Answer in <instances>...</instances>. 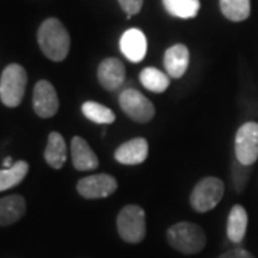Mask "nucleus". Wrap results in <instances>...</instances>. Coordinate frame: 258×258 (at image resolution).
I'll list each match as a JSON object with an SVG mask.
<instances>
[{
    "label": "nucleus",
    "instance_id": "obj_1",
    "mask_svg": "<svg viewBox=\"0 0 258 258\" xmlns=\"http://www.w3.org/2000/svg\"><path fill=\"white\" fill-rule=\"evenodd\" d=\"M37 42L43 55L53 62L64 60L71 49V36L62 22L55 18L46 19L40 25Z\"/></svg>",
    "mask_w": 258,
    "mask_h": 258
},
{
    "label": "nucleus",
    "instance_id": "obj_2",
    "mask_svg": "<svg viewBox=\"0 0 258 258\" xmlns=\"http://www.w3.org/2000/svg\"><path fill=\"white\" fill-rule=\"evenodd\" d=\"M166 240L171 247L182 254L201 252L207 244L204 230L192 222H178L166 232Z\"/></svg>",
    "mask_w": 258,
    "mask_h": 258
},
{
    "label": "nucleus",
    "instance_id": "obj_3",
    "mask_svg": "<svg viewBox=\"0 0 258 258\" xmlns=\"http://www.w3.org/2000/svg\"><path fill=\"white\" fill-rule=\"evenodd\" d=\"M28 85V74L23 66L12 63L5 68L0 78V101L9 108H16L23 101Z\"/></svg>",
    "mask_w": 258,
    "mask_h": 258
},
{
    "label": "nucleus",
    "instance_id": "obj_4",
    "mask_svg": "<svg viewBox=\"0 0 258 258\" xmlns=\"http://www.w3.org/2000/svg\"><path fill=\"white\" fill-rule=\"evenodd\" d=\"M116 225L122 240L129 244H138L147 234L145 211L139 205H126L120 210Z\"/></svg>",
    "mask_w": 258,
    "mask_h": 258
},
{
    "label": "nucleus",
    "instance_id": "obj_5",
    "mask_svg": "<svg viewBox=\"0 0 258 258\" xmlns=\"http://www.w3.org/2000/svg\"><path fill=\"white\" fill-rule=\"evenodd\" d=\"M224 195V182L218 178L208 176L201 179L194 186L189 203L192 208L198 212H208L214 210Z\"/></svg>",
    "mask_w": 258,
    "mask_h": 258
},
{
    "label": "nucleus",
    "instance_id": "obj_6",
    "mask_svg": "<svg viewBox=\"0 0 258 258\" xmlns=\"http://www.w3.org/2000/svg\"><path fill=\"white\" fill-rule=\"evenodd\" d=\"M235 159L242 165L251 166L258 159V123L245 122L235 135Z\"/></svg>",
    "mask_w": 258,
    "mask_h": 258
},
{
    "label": "nucleus",
    "instance_id": "obj_7",
    "mask_svg": "<svg viewBox=\"0 0 258 258\" xmlns=\"http://www.w3.org/2000/svg\"><path fill=\"white\" fill-rule=\"evenodd\" d=\"M120 109L139 123H147L154 118L155 108L144 93L137 89H125L119 95Z\"/></svg>",
    "mask_w": 258,
    "mask_h": 258
},
{
    "label": "nucleus",
    "instance_id": "obj_8",
    "mask_svg": "<svg viewBox=\"0 0 258 258\" xmlns=\"http://www.w3.org/2000/svg\"><path fill=\"white\" fill-rule=\"evenodd\" d=\"M116 189H118L116 179L108 174L85 176L78 182V192L81 194L83 198H88V200L111 197Z\"/></svg>",
    "mask_w": 258,
    "mask_h": 258
},
{
    "label": "nucleus",
    "instance_id": "obj_9",
    "mask_svg": "<svg viewBox=\"0 0 258 258\" xmlns=\"http://www.w3.org/2000/svg\"><path fill=\"white\" fill-rule=\"evenodd\" d=\"M33 109L40 118H52L59 109V98L53 85L39 81L33 89Z\"/></svg>",
    "mask_w": 258,
    "mask_h": 258
},
{
    "label": "nucleus",
    "instance_id": "obj_10",
    "mask_svg": "<svg viewBox=\"0 0 258 258\" xmlns=\"http://www.w3.org/2000/svg\"><path fill=\"white\" fill-rule=\"evenodd\" d=\"M119 47L120 52L128 60L134 63H139L147 55V37L139 29H128L120 37Z\"/></svg>",
    "mask_w": 258,
    "mask_h": 258
},
{
    "label": "nucleus",
    "instance_id": "obj_11",
    "mask_svg": "<svg viewBox=\"0 0 258 258\" xmlns=\"http://www.w3.org/2000/svg\"><path fill=\"white\" fill-rule=\"evenodd\" d=\"M125 66L118 57H108L102 60L98 68V79L106 91H116L125 82Z\"/></svg>",
    "mask_w": 258,
    "mask_h": 258
},
{
    "label": "nucleus",
    "instance_id": "obj_12",
    "mask_svg": "<svg viewBox=\"0 0 258 258\" xmlns=\"http://www.w3.org/2000/svg\"><path fill=\"white\" fill-rule=\"evenodd\" d=\"M148 141L145 138L131 139L115 151V159L123 165H138L148 157Z\"/></svg>",
    "mask_w": 258,
    "mask_h": 258
},
{
    "label": "nucleus",
    "instance_id": "obj_13",
    "mask_svg": "<svg viewBox=\"0 0 258 258\" xmlns=\"http://www.w3.org/2000/svg\"><path fill=\"white\" fill-rule=\"evenodd\" d=\"M189 63V50L185 45H174L169 49H166L164 56V64H165L166 74L169 78L179 79L188 69Z\"/></svg>",
    "mask_w": 258,
    "mask_h": 258
},
{
    "label": "nucleus",
    "instance_id": "obj_14",
    "mask_svg": "<svg viewBox=\"0 0 258 258\" xmlns=\"http://www.w3.org/2000/svg\"><path fill=\"white\" fill-rule=\"evenodd\" d=\"M71 151H72V162L78 171H92L99 165L96 154L88 145V142L81 137H74L71 144Z\"/></svg>",
    "mask_w": 258,
    "mask_h": 258
},
{
    "label": "nucleus",
    "instance_id": "obj_15",
    "mask_svg": "<svg viewBox=\"0 0 258 258\" xmlns=\"http://www.w3.org/2000/svg\"><path fill=\"white\" fill-rule=\"evenodd\" d=\"M26 212V201L20 195L0 198V227H8L18 222Z\"/></svg>",
    "mask_w": 258,
    "mask_h": 258
},
{
    "label": "nucleus",
    "instance_id": "obj_16",
    "mask_svg": "<svg viewBox=\"0 0 258 258\" xmlns=\"http://www.w3.org/2000/svg\"><path fill=\"white\" fill-rule=\"evenodd\" d=\"M248 225V215L242 205H234L228 214L227 221V235L232 242L238 244L244 240Z\"/></svg>",
    "mask_w": 258,
    "mask_h": 258
},
{
    "label": "nucleus",
    "instance_id": "obj_17",
    "mask_svg": "<svg viewBox=\"0 0 258 258\" xmlns=\"http://www.w3.org/2000/svg\"><path fill=\"white\" fill-rule=\"evenodd\" d=\"M68 149L63 137L59 132H50L45 149V159L49 165L55 169H60L66 162Z\"/></svg>",
    "mask_w": 258,
    "mask_h": 258
},
{
    "label": "nucleus",
    "instance_id": "obj_18",
    "mask_svg": "<svg viewBox=\"0 0 258 258\" xmlns=\"http://www.w3.org/2000/svg\"><path fill=\"white\" fill-rule=\"evenodd\" d=\"M139 81L144 85V88L155 93L165 92L171 83L168 74H164L157 68H145L139 75Z\"/></svg>",
    "mask_w": 258,
    "mask_h": 258
},
{
    "label": "nucleus",
    "instance_id": "obj_19",
    "mask_svg": "<svg viewBox=\"0 0 258 258\" xmlns=\"http://www.w3.org/2000/svg\"><path fill=\"white\" fill-rule=\"evenodd\" d=\"M29 165L25 161L15 162L12 168H3L0 169V192L10 189L13 186H18L25 176L28 175Z\"/></svg>",
    "mask_w": 258,
    "mask_h": 258
},
{
    "label": "nucleus",
    "instance_id": "obj_20",
    "mask_svg": "<svg viewBox=\"0 0 258 258\" xmlns=\"http://www.w3.org/2000/svg\"><path fill=\"white\" fill-rule=\"evenodd\" d=\"M166 12L179 19H192L198 15L200 0H162Z\"/></svg>",
    "mask_w": 258,
    "mask_h": 258
},
{
    "label": "nucleus",
    "instance_id": "obj_21",
    "mask_svg": "<svg viewBox=\"0 0 258 258\" xmlns=\"http://www.w3.org/2000/svg\"><path fill=\"white\" fill-rule=\"evenodd\" d=\"M222 15L231 22H244L249 18L251 2L249 0H220Z\"/></svg>",
    "mask_w": 258,
    "mask_h": 258
},
{
    "label": "nucleus",
    "instance_id": "obj_22",
    "mask_svg": "<svg viewBox=\"0 0 258 258\" xmlns=\"http://www.w3.org/2000/svg\"><path fill=\"white\" fill-rule=\"evenodd\" d=\"M82 113L89 120L101 125H108L115 120V113L105 105H101L98 102L88 101L82 105Z\"/></svg>",
    "mask_w": 258,
    "mask_h": 258
},
{
    "label": "nucleus",
    "instance_id": "obj_23",
    "mask_svg": "<svg viewBox=\"0 0 258 258\" xmlns=\"http://www.w3.org/2000/svg\"><path fill=\"white\" fill-rule=\"evenodd\" d=\"M231 178H232V185L237 192H242L247 186L249 178V166L242 165L237 159L232 164V171H231Z\"/></svg>",
    "mask_w": 258,
    "mask_h": 258
},
{
    "label": "nucleus",
    "instance_id": "obj_24",
    "mask_svg": "<svg viewBox=\"0 0 258 258\" xmlns=\"http://www.w3.org/2000/svg\"><path fill=\"white\" fill-rule=\"evenodd\" d=\"M118 2L128 18L139 13L142 9V5H144V0H118Z\"/></svg>",
    "mask_w": 258,
    "mask_h": 258
},
{
    "label": "nucleus",
    "instance_id": "obj_25",
    "mask_svg": "<svg viewBox=\"0 0 258 258\" xmlns=\"http://www.w3.org/2000/svg\"><path fill=\"white\" fill-rule=\"evenodd\" d=\"M220 258H254V255L251 252H248L247 249L235 248L224 252L222 255H220Z\"/></svg>",
    "mask_w": 258,
    "mask_h": 258
},
{
    "label": "nucleus",
    "instance_id": "obj_26",
    "mask_svg": "<svg viewBox=\"0 0 258 258\" xmlns=\"http://www.w3.org/2000/svg\"><path fill=\"white\" fill-rule=\"evenodd\" d=\"M13 164H15V162L12 161V158L10 157H8L6 159H5V161H3V166H5V168H12V166H13Z\"/></svg>",
    "mask_w": 258,
    "mask_h": 258
}]
</instances>
